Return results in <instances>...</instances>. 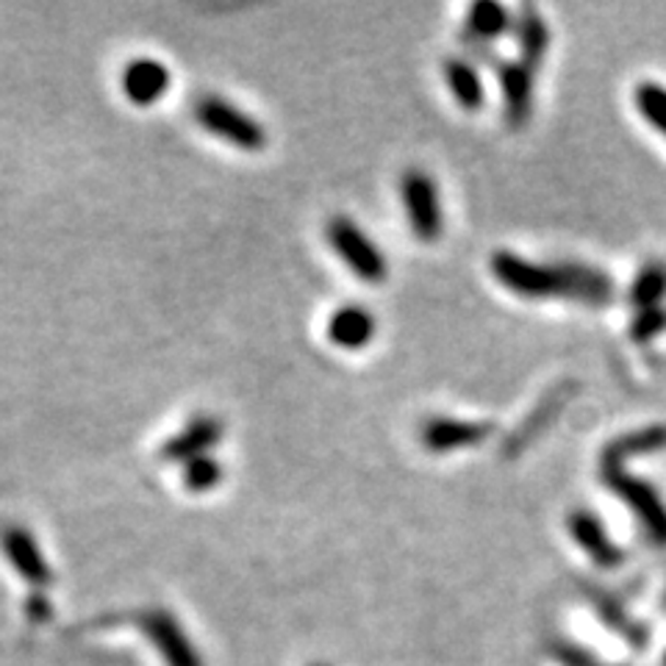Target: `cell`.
I'll list each match as a JSON object with an SVG mask.
<instances>
[{
  "label": "cell",
  "instance_id": "obj_1",
  "mask_svg": "<svg viewBox=\"0 0 666 666\" xmlns=\"http://www.w3.org/2000/svg\"><path fill=\"white\" fill-rule=\"evenodd\" d=\"M492 275L508 291L528 300H577L586 306H606L613 298V284L602 269L589 264H539L497 250L489 262Z\"/></svg>",
  "mask_w": 666,
  "mask_h": 666
},
{
  "label": "cell",
  "instance_id": "obj_2",
  "mask_svg": "<svg viewBox=\"0 0 666 666\" xmlns=\"http://www.w3.org/2000/svg\"><path fill=\"white\" fill-rule=\"evenodd\" d=\"M197 123L206 128L208 134H215L222 142L233 145L239 150H256L267 148V131L256 117H250L248 112L237 106V103L226 101L220 95H206L195 103Z\"/></svg>",
  "mask_w": 666,
  "mask_h": 666
},
{
  "label": "cell",
  "instance_id": "obj_3",
  "mask_svg": "<svg viewBox=\"0 0 666 666\" xmlns=\"http://www.w3.org/2000/svg\"><path fill=\"white\" fill-rule=\"evenodd\" d=\"M602 481L619 500L628 503L639 523L647 528L650 539L658 548H666V506L658 492L647 481L624 470V461H611V458H602Z\"/></svg>",
  "mask_w": 666,
  "mask_h": 666
},
{
  "label": "cell",
  "instance_id": "obj_4",
  "mask_svg": "<svg viewBox=\"0 0 666 666\" xmlns=\"http://www.w3.org/2000/svg\"><path fill=\"white\" fill-rule=\"evenodd\" d=\"M325 239L333 253L345 262V267L364 284H381L387 278V256L351 217H331L325 226Z\"/></svg>",
  "mask_w": 666,
  "mask_h": 666
},
{
  "label": "cell",
  "instance_id": "obj_5",
  "mask_svg": "<svg viewBox=\"0 0 666 666\" xmlns=\"http://www.w3.org/2000/svg\"><path fill=\"white\" fill-rule=\"evenodd\" d=\"M400 195H403L405 215H409L411 231L423 242H436L441 237V203L439 190L434 179L423 170H405L400 181Z\"/></svg>",
  "mask_w": 666,
  "mask_h": 666
},
{
  "label": "cell",
  "instance_id": "obj_6",
  "mask_svg": "<svg viewBox=\"0 0 666 666\" xmlns=\"http://www.w3.org/2000/svg\"><path fill=\"white\" fill-rule=\"evenodd\" d=\"M139 628L145 631V636L150 639L159 655L164 658L166 666H203L200 653L192 647L190 636L181 628L179 619L173 617L164 608H150L139 617Z\"/></svg>",
  "mask_w": 666,
  "mask_h": 666
},
{
  "label": "cell",
  "instance_id": "obj_7",
  "mask_svg": "<svg viewBox=\"0 0 666 666\" xmlns=\"http://www.w3.org/2000/svg\"><path fill=\"white\" fill-rule=\"evenodd\" d=\"M0 548L7 553L9 564L14 566L25 583H31L34 589H48L54 583V570H50L48 559L42 555L39 544H36L34 533L23 525H7L0 530Z\"/></svg>",
  "mask_w": 666,
  "mask_h": 666
},
{
  "label": "cell",
  "instance_id": "obj_8",
  "mask_svg": "<svg viewBox=\"0 0 666 666\" xmlns=\"http://www.w3.org/2000/svg\"><path fill=\"white\" fill-rule=\"evenodd\" d=\"M222 434H226V425L215 414H197L179 434L161 445V458L173 464H190L192 458L208 456V450L222 439Z\"/></svg>",
  "mask_w": 666,
  "mask_h": 666
},
{
  "label": "cell",
  "instance_id": "obj_9",
  "mask_svg": "<svg viewBox=\"0 0 666 666\" xmlns=\"http://www.w3.org/2000/svg\"><path fill=\"white\" fill-rule=\"evenodd\" d=\"M119 87H123V95L137 106H153L170 90V70L164 61L153 59V56H139L125 65Z\"/></svg>",
  "mask_w": 666,
  "mask_h": 666
},
{
  "label": "cell",
  "instance_id": "obj_10",
  "mask_svg": "<svg viewBox=\"0 0 666 666\" xmlns=\"http://www.w3.org/2000/svg\"><path fill=\"white\" fill-rule=\"evenodd\" d=\"M566 528H570L572 541L583 553L589 555L592 564L602 566V570H613L624 561V550H619L611 541V536L606 533L600 519L589 512H572L566 519Z\"/></svg>",
  "mask_w": 666,
  "mask_h": 666
},
{
  "label": "cell",
  "instance_id": "obj_11",
  "mask_svg": "<svg viewBox=\"0 0 666 666\" xmlns=\"http://www.w3.org/2000/svg\"><path fill=\"white\" fill-rule=\"evenodd\" d=\"M494 425L472 423V420H447V416H434L423 428V445L430 452H452L464 450V447H478L492 436Z\"/></svg>",
  "mask_w": 666,
  "mask_h": 666
},
{
  "label": "cell",
  "instance_id": "obj_12",
  "mask_svg": "<svg viewBox=\"0 0 666 666\" xmlns=\"http://www.w3.org/2000/svg\"><path fill=\"white\" fill-rule=\"evenodd\" d=\"M375 322L372 311L361 303H347L333 311L325 322L328 342L336 345L340 351H361L375 340Z\"/></svg>",
  "mask_w": 666,
  "mask_h": 666
},
{
  "label": "cell",
  "instance_id": "obj_13",
  "mask_svg": "<svg viewBox=\"0 0 666 666\" xmlns=\"http://www.w3.org/2000/svg\"><path fill=\"white\" fill-rule=\"evenodd\" d=\"M533 67L512 65V61H497L500 90H503V108L512 125H523L530 117L533 106Z\"/></svg>",
  "mask_w": 666,
  "mask_h": 666
},
{
  "label": "cell",
  "instance_id": "obj_14",
  "mask_svg": "<svg viewBox=\"0 0 666 666\" xmlns=\"http://www.w3.org/2000/svg\"><path fill=\"white\" fill-rule=\"evenodd\" d=\"M445 78L447 83H450L452 97H456L461 108H467V112H478V108L486 103V90H483V81L481 76H478L472 61L450 56V59L445 61Z\"/></svg>",
  "mask_w": 666,
  "mask_h": 666
},
{
  "label": "cell",
  "instance_id": "obj_15",
  "mask_svg": "<svg viewBox=\"0 0 666 666\" xmlns=\"http://www.w3.org/2000/svg\"><path fill=\"white\" fill-rule=\"evenodd\" d=\"M512 12H508L503 3H494V0H481L475 7H470L464 20V31L470 36L472 45H481V42H492L497 36L506 34L512 28Z\"/></svg>",
  "mask_w": 666,
  "mask_h": 666
},
{
  "label": "cell",
  "instance_id": "obj_16",
  "mask_svg": "<svg viewBox=\"0 0 666 666\" xmlns=\"http://www.w3.org/2000/svg\"><path fill=\"white\" fill-rule=\"evenodd\" d=\"M666 447V428L664 425H650V428L631 430V434L619 436L602 450V458L611 461H628L631 456H644V452L664 450Z\"/></svg>",
  "mask_w": 666,
  "mask_h": 666
},
{
  "label": "cell",
  "instance_id": "obj_17",
  "mask_svg": "<svg viewBox=\"0 0 666 666\" xmlns=\"http://www.w3.org/2000/svg\"><path fill=\"white\" fill-rule=\"evenodd\" d=\"M666 298V264L650 262L647 267L639 269V275L631 284V303L633 309L650 311L661 309V300Z\"/></svg>",
  "mask_w": 666,
  "mask_h": 666
},
{
  "label": "cell",
  "instance_id": "obj_18",
  "mask_svg": "<svg viewBox=\"0 0 666 666\" xmlns=\"http://www.w3.org/2000/svg\"><path fill=\"white\" fill-rule=\"evenodd\" d=\"M592 602H595L597 613L606 619V624L611 628V631H617L619 636L628 639V642H631L636 650L647 647V631H644L636 619L628 617L624 608H619V602H613L611 597L602 595V592H592Z\"/></svg>",
  "mask_w": 666,
  "mask_h": 666
},
{
  "label": "cell",
  "instance_id": "obj_19",
  "mask_svg": "<svg viewBox=\"0 0 666 666\" xmlns=\"http://www.w3.org/2000/svg\"><path fill=\"white\" fill-rule=\"evenodd\" d=\"M519 42H523V65L533 67L541 61V56L548 54V42H550V31L541 20V14L536 9L525 7L523 9V20H519Z\"/></svg>",
  "mask_w": 666,
  "mask_h": 666
},
{
  "label": "cell",
  "instance_id": "obj_20",
  "mask_svg": "<svg viewBox=\"0 0 666 666\" xmlns=\"http://www.w3.org/2000/svg\"><path fill=\"white\" fill-rule=\"evenodd\" d=\"M633 101H636L639 114L653 125L655 131H661V137H666V87L655 81H642L633 92Z\"/></svg>",
  "mask_w": 666,
  "mask_h": 666
},
{
  "label": "cell",
  "instance_id": "obj_21",
  "mask_svg": "<svg viewBox=\"0 0 666 666\" xmlns=\"http://www.w3.org/2000/svg\"><path fill=\"white\" fill-rule=\"evenodd\" d=\"M222 478H226V467H222L215 456L192 458L190 464H184V483L186 489L195 494L211 492Z\"/></svg>",
  "mask_w": 666,
  "mask_h": 666
},
{
  "label": "cell",
  "instance_id": "obj_22",
  "mask_svg": "<svg viewBox=\"0 0 666 666\" xmlns=\"http://www.w3.org/2000/svg\"><path fill=\"white\" fill-rule=\"evenodd\" d=\"M661 331H666V311L664 309L639 311L636 320H633V325H631L633 342H650L653 336H658Z\"/></svg>",
  "mask_w": 666,
  "mask_h": 666
},
{
  "label": "cell",
  "instance_id": "obj_23",
  "mask_svg": "<svg viewBox=\"0 0 666 666\" xmlns=\"http://www.w3.org/2000/svg\"><path fill=\"white\" fill-rule=\"evenodd\" d=\"M553 658H559L561 666H608L602 664V661H597L592 653H586V650L575 647V644L570 642L553 644Z\"/></svg>",
  "mask_w": 666,
  "mask_h": 666
},
{
  "label": "cell",
  "instance_id": "obj_24",
  "mask_svg": "<svg viewBox=\"0 0 666 666\" xmlns=\"http://www.w3.org/2000/svg\"><path fill=\"white\" fill-rule=\"evenodd\" d=\"M28 613H31V617H34V622H45V619L50 617V602H48V597H45V600H42L39 595L31 597Z\"/></svg>",
  "mask_w": 666,
  "mask_h": 666
},
{
  "label": "cell",
  "instance_id": "obj_25",
  "mask_svg": "<svg viewBox=\"0 0 666 666\" xmlns=\"http://www.w3.org/2000/svg\"><path fill=\"white\" fill-rule=\"evenodd\" d=\"M661 606H664V611H666V592H664V602H661Z\"/></svg>",
  "mask_w": 666,
  "mask_h": 666
},
{
  "label": "cell",
  "instance_id": "obj_26",
  "mask_svg": "<svg viewBox=\"0 0 666 666\" xmlns=\"http://www.w3.org/2000/svg\"><path fill=\"white\" fill-rule=\"evenodd\" d=\"M664 666H666V655H664Z\"/></svg>",
  "mask_w": 666,
  "mask_h": 666
},
{
  "label": "cell",
  "instance_id": "obj_27",
  "mask_svg": "<svg viewBox=\"0 0 666 666\" xmlns=\"http://www.w3.org/2000/svg\"><path fill=\"white\" fill-rule=\"evenodd\" d=\"M317 666H322V664H317Z\"/></svg>",
  "mask_w": 666,
  "mask_h": 666
}]
</instances>
